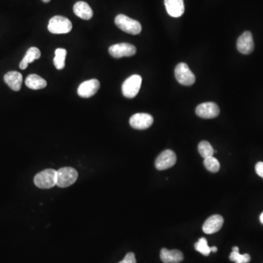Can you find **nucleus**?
<instances>
[{
	"label": "nucleus",
	"mask_w": 263,
	"mask_h": 263,
	"mask_svg": "<svg viewBox=\"0 0 263 263\" xmlns=\"http://www.w3.org/2000/svg\"><path fill=\"white\" fill-rule=\"evenodd\" d=\"M197 115L203 118H214L219 115L220 113L219 106L214 102H209L200 104L197 107Z\"/></svg>",
	"instance_id": "10"
},
{
	"label": "nucleus",
	"mask_w": 263,
	"mask_h": 263,
	"mask_svg": "<svg viewBox=\"0 0 263 263\" xmlns=\"http://www.w3.org/2000/svg\"><path fill=\"white\" fill-rule=\"evenodd\" d=\"M160 258L164 263H179L183 261V254L179 250H168L164 248L160 252Z\"/></svg>",
	"instance_id": "15"
},
{
	"label": "nucleus",
	"mask_w": 263,
	"mask_h": 263,
	"mask_svg": "<svg viewBox=\"0 0 263 263\" xmlns=\"http://www.w3.org/2000/svg\"><path fill=\"white\" fill-rule=\"evenodd\" d=\"M109 53L115 59H120L124 56H132L136 53L135 46L127 43H118L113 45L109 48Z\"/></svg>",
	"instance_id": "7"
},
{
	"label": "nucleus",
	"mask_w": 263,
	"mask_h": 263,
	"mask_svg": "<svg viewBox=\"0 0 263 263\" xmlns=\"http://www.w3.org/2000/svg\"><path fill=\"white\" fill-rule=\"evenodd\" d=\"M260 222H261V223L263 224V213L261 215H260Z\"/></svg>",
	"instance_id": "28"
},
{
	"label": "nucleus",
	"mask_w": 263,
	"mask_h": 263,
	"mask_svg": "<svg viewBox=\"0 0 263 263\" xmlns=\"http://www.w3.org/2000/svg\"><path fill=\"white\" fill-rule=\"evenodd\" d=\"M74 14L79 18L84 20H89L93 16V11L86 2L80 1L76 2L73 7Z\"/></svg>",
	"instance_id": "17"
},
{
	"label": "nucleus",
	"mask_w": 263,
	"mask_h": 263,
	"mask_svg": "<svg viewBox=\"0 0 263 263\" xmlns=\"http://www.w3.org/2000/svg\"><path fill=\"white\" fill-rule=\"evenodd\" d=\"M66 56H67V50L65 49H57L55 50L53 64L57 70H62L65 68Z\"/></svg>",
	"instance_id": "20"
},
{
	"label": "nucleus",
	"mask_w": 263,
	"mask_h": 263,
	"mask_svg": "<svg viewBox=\"0 0 263 263\" xmlns=\"http://www.w3.org/2000/svg\"><path fill=\"white\" fill-rule=\"evenodd\" d=\"M78 176V172L73 167H62L57 170L56 185L61 188L71 186L77 180Z\"/></svg>",
	"instance_id": "5"
},
{
	"label": "nucleus",
	"mask_w": 263,
	"mask_h": 263,
	"mask_svg": "<svg viewBox=\"0 0 263 263\" xmlns=\"http://www.w3.org/2000/svg\"><path fill=\"white\" fill-rule=\"evenodd\" d=\"M100 83L97 79H91L83 82L78 89V95L83 98H89L94 96L99 90Z\"/></svg>",
	"instance_id": "12"
},
{
	"label": "nucleus",
	"mask_w": 263,
	"mask_h": 263,
	"mask_svg": "<svg viewBox=\"0 0 263 263\" xmlns=\"http://www.w3.org/2000/svg\"><path fill=\"white\" fill-rule=\"evenodd\" d=\"M26 85L27 87L34 90L44 89L47 86V82L43 78L36 74H31L26 79Z\"/></svg>",
	"instance_id": "19"
},
{
	"label": "nucleus",
	"mask_w": 263,
	"mask_h": 263,
	"mask_svg": "<svg viewBox=\"0 0 263 263\" xmlns=\"http://www.w3.org/2000/svg\"><path fill=\"white\" fill-rule=\"evenodd\" d=\"M72 28L71 21L61 16H56L50 18L48 26L49 32L53 34H67L71 31Z\"/></svg>",
	"instance_id": "3"
},
{
	"label": "nucleus",
	"mask_w": 263,
	"mask_h": 263,
	"mask_svg": "<svg viewBox=\"0 0 263 263\" xmlns=\"http://www.w3.org/2000/svg\"><path fill=\"white\" fill-rule=\"evenodd\" d=\"M217 250H218L217 247H211V251H212V252H216V251H217Z\"/></svg>",
	"instance_id": "27"
},
{
	"label": "nucleus",
	"mask_w": 263,
	"mask_h": 263,
	"mask_svg": "<svg viewBox=\"0 0 263 263\" xmlns=\"http://www.w3.org/2000/svg\"><path fill=\"white\" fill-rule=\"evenodd\" d=\"M141 83L142 78L139 75H132L130 76L123 83L121 87L123 95L129 99L135 98L141 89Z\"/></svg>",
	"instance_id": "4"
},
{
	"label": "nucleus",
	"mask_w": 263,
	"mask_h": 263,
	"mask_svg": "<svg viewBox=\"0 0 263 263\" xmlns=\"http://www.w3.org/2000/svg\"><path fill=\"white\" fill-rule=\"evenodd\" d=\"M176 160L177 158L174 151L170 149L165 150L156 159V168L159 170H167L176 164Z\"/></svg>",
	"instance_id": "8"
},
{
	"label": "nucleus",
	"mask_w": 263,
	"mask_h": 263,
	"mask_svg": "<svg viewBox=\"0 0 263 263\" xmlns=\"http://www.w3.org/2000/svg\"><path fill=\"white\" fill-rule=\"evenodd\" d=\"M224 219L220 215H213L203 225V232L206 234H214L220 230L223 226Z\"/></svg>",
	"instance_id": "13"
},
{
	"label": "nucleus",
	"mask_w": 263,
	"mask_h": 263,
	"mask_svg": "<svg viewBox=\"0 0 263 263\" xmlns=\"http://www.w3.org/2000/svg\"><path fill=\"white\" fill-rule=\"evenodd\" d=\"M255 170L257 174L260 177L263 179V162H260L257 163L255 166Z\"/></svg>",
	"instance_id": "26"
},
{
	"label": "nucleus",
	"mask_w": 263,
	"mask_h": 263,
	"mask_svg": "<svg viewBox=\"0 0 263 263\" xmlns=\"http://www.w3.org/2000/svg\"><path fill=\"white\" fill-rule=\"evenodd\" d=\"M56 170L46 169L34 176V184L40 189H50L56 185Z\"/></svg>",
	"instance_id": "2"
},
{
	"label": "nucleus",
	"mask_w": 263,
	"mask_h": 263,
	"mask_svg": "<svg viewBox=\"0 0 263 263\" xmlns=\"http://www.w3.org/2000/svg\"><path fill=\"white\" fill-rule=\"evenodd\" d=\"M195 248L196 251L204 256H209L212 252L211 247L208 245V241L206 238H200L197 242L195 243Z\"/></svg>",
	"instance_id": "23"
},
{
	"label": "nucleus",
	"mask_w": 263,
	"mask_h": 263,
	"mask_svg": "<svg viewBox=\"0 0 263 263\" xmlns=\"http://www.w3.org/2000/svg\"><path fill=\"white\" fill-rule=\"evenodd\" d=\"M4 81L11 89L16 91V92H18L21 89L23 82V76L21 73L17 71L8 72L4 76Z\"/></svg>",
	"instance_id": "16"
},
{
	"label": "nucleus",
	"mask_w": 263,
	"mask_h": 263,
	"mask_svg": "<svg viewBox=\"0 0 263 263\" xmlns=\"http://www.w3.org/2000/svg\"><path fill=\"white\" fill-rule=\"evenodd\" d=\"M41 56V52L39 49L36 47H31L28 49L25 56L20 62L19 67L21 70H25L28 67L29 64L34 62L36 59H38Z\"/></svg>",
	"instance_id": "18"
},
{
	"label": "nucleus",
	"mask_w": 263,
	"mask_h": 263,
	"mask_svg": "<svg viewBox=\"0 0 263 263\" xmlns=\"http://www.w3.org/2000/svg\"><path fill=\"white\" fill-rule=\"evenodd\" d=\"M153 122L152 115L145 113L134 114L130 119V126L136 130H147L152 125Z\"/></svg>",
	"instance_id": "9"
},
{
	"label": "nucleus",
	"mask_w": 263,
	"mask_h": 263,
	"mask_svg": "<svg viewBox=\"0 0 263 263\" xmlns=\"http://www.w3.org/2000/svg\"><path fill=\"white\" fill-rule=\"evenodd\" d=\"M237 49L243 54H249L254 49L252 34L250 32H244L237 40Z\"/></svg>",
	"instance_id": "11"
},
{
	"label": "nucleus",
	"mask_w": 263,
	"mask_h": 263,
	"mask_svg": "<svg viewBox=\"0 0 263 263\" xmlns=\"http://www.w3.org/2000/svg\"><path fill=\"white\" fill-rule=\"evenodd\" d=\"M198 151L200 155L206 159L208 157H213L214 154V150L213 147L211 145L210 143L208 141H203L199 144L198 145Z\"/></svg>",
	"instance_id": "22"
},
{
	"label": "nucleus",
	"mask_w": 263,
	"mask_h": 263,
	"mask_svg": "<svg viewBox=\"0 0 263 263\" xmlns=\"http://www.w3.org/2000/svg\"><path fill=\"white\" fill-rule=\"evenodd\" d=\"M43 2H46V3H48V2H50V0H42Z\"/></svg>",
	"instance_id": "29"
},
{
	"label": "nucleus",
	"mask_w": 263,
	"mask_h": 263,
	"mask_svg": "<svg viewBox=\"0 0 263 263\" xmlns=\"http://www.w3.org/2000/svg\"><path fill=\"white\" fill-rule=\"evenodd\" d=\"M115 24L124 33L134 35L139 34L142 30L141 24L138 21L123 14H119L115 17Z\"/></svg>",
	"instance_id": "1"
},
{
	"label": "nucleus",
	"mask_w": 263,
	"mask_h": 263,
	"mask_svg": "<svg viewBox=\"0 0 263 263\" xmlns=\"http://www.w3.org/2000/svg\"><path fill=\"white\" fill-rule=\"evenodd\" d=\"M118 263H136L135 254L133 252L127 253L124 260Z\"/></svg>",
	"instance_id": "25"
},
{
	"label": "nucleus",
	"mask_w": 263,
	"mask_h": 263,
	"mask_svg": "<svg viewBox=\"0 0 263 263\" xmlns=\"http://www.w3.org/2000/svg\"><path fill=\"white\" fill-rule=\"evenodd\" d=\"M230 260L235 263H248L251 260L249 254H241L238 247H232V251L230 255Z\"/></svg>",
	"instance_id": "21"
},
{
	"label": "nucleus",
	"mask_w": 263,
	"mask_h": 263,
	"mask_svg": "<svg viewBox=\"0 0 263 263\" xmlns=\"http://www.w3.org/2000/svg\"><path fill=\"white\" fill-rule=\"evenodd\" d=\"M167 14L173 18H179L184 13L183 0H164Z\"/></svg>",
	"instance_id": "14"
},
{
	"label": "nucleus",
	"mask_w": 263,
	"mask_h": 263,
	"mask_svg": "<svg viewBox=\"0 0 263 263\" xmlns=\"http://www.w3.org/2000/svg\"><path fill=\"white\" fill-rule=\"evenodd\" d=\"M204 166L209 171L212 173H217L220 169V164L217 159L214 157L204 159Z\"/></svg>",
	"instance_id": "24"
},
{
	"label": "nucleus",
	"mask_w": 263,
	"mask_h": 263,
	"mask_svg": "<svg viewBox=\"0 0 263 263\" xmlns=\"http://www.w3.org/2000/svg\"><path fill=\"white\" fill-rule=\"evenodd\" d=\"M175 76L179 83L183 86H192L195 83V76L189 66L185 63H179L175 69Z\"/></svg>",
	"instance_id": "6"
}]
</instances>
